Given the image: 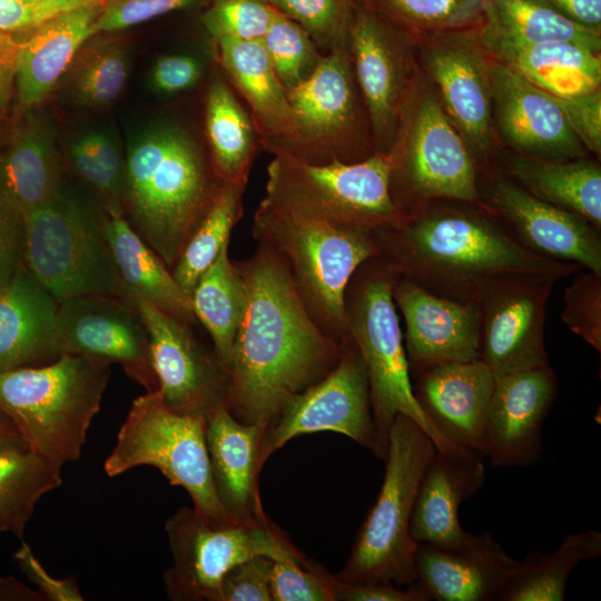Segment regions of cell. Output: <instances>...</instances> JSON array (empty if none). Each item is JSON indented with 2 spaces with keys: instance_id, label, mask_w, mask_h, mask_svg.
<instances>
[{
  "instance_id": "obj_50",
  "label": "cell",
  "mask_w": 601,
  "mask_h": 601,
  "mask_svg": "<svg viewBox=\"0 0 601 601\" xmlns=\"http://www.w3.org/2000/svg\"><path fill=\"white\" fill-rule=\"evenodd\" d=\"M105 0H0V30L28 33L59 16L104 3Z\"/></svg>"
},
{
  "instance_id": "obj_18",
  "label": "cell",
  "mask_w": 601,
  "mask_h": 601,
  "mask_svg": "<svg viewBox=\"0 0 601 601\" xmlns=\"http://www.w3.org/2000/svg\"><path fill=\"white\" fill-rule=\"evenodd\" d=\"M147 327L154 368L166 406L173 412L206 417L226 404L229 368L214 346L196 334L195 324L183 321L128 294Z\"/></svg>"
},
{
  "instance_id": "obj_2",
  "label": "cell",
  "mask_w": 601,
  "mask_h": 601,
  "mask_svg": "<svg viewBox=\"0 0 601 601\" xmlns=\"http://www.w3.org/2000/svg\"><path fill=\"white\" fill-rule=\"evenodd\" d=\"M372 234L377 256L396 276L459 302L475 300L497 275L536 273L561 279L581 268L528 250L482 206L469 203L425 201Z\"/></svg>"
},
{
  "instance_id": "obj_38",
  "label": "cell",
  "mask_w": 601,
  "mask_h": 601,
  "mask_svg": "<svg viewBox=\"0 0 601 601\" xmlns=\"http://www.w3.org/2000/svg\"><path fill=\"white\" fill-rule=\"evenodd\" d=\"M600 554L601 532L566 534L553 552L532 551L519 561L499 601H562L574 568Z\"/></svg>"
},
{
  "instance_id": "obj_25",
  "label": "cell",
  "mask_w": 601,
  "mask_h": 601,
  "mask_svg": "<svg viewBox=\"0 0 601 601\" xmlns=\"http://www.w3.org/2000/svg\"><path fill=\"white\" fill-rule=\"evenodd\" d=\"M518 562L490 532L453 548L418 543L414 583L427 600H499Z\"/></svg>"
},
{
  "instance_id": "obj_27",
  "label": "cell",
  "mask_w": 601,
  "mask_h": 601,
  "mask_svg": "<svg viewBox=\"0 0 601 601\" xmlns=\"http://www.w3.org/2000/svg\"><path fill=\"white\" fill-rule=\"evenodd\" d=\"M264 427L237 421L226 405L206 417V444L216 495L239 522L266 518L258 492Z\"/></svg>"
},
{
  "instance_id": "obj_15",
  "label": "cell",
  "mask_w": 601,
  "mask_h": 601,
  "mask_svg": "<svg viewBox=\"0 0 601 601\" xmlns=\"http://www.w3.org/2000/svg\"><path fill=\"white\" fill-rule=\"evenodd\" d=\"M556 280L549 274L508 273L479 292V359L495 377L550 364L544 325Z\"/></svg>"
},
{
  "instance_id": "obj_52",
  "label": "cell",
  "mask_w": 601,
  "mask_h": 601,
  "mask_svg": "<svg viewBox=\"0 0 601 601\" xmlns=\"http://www.w3.org/2000/svg\"><path fill=\"white\" fill-rule=\"evenodd\" d=\"M555 97V96H554ZM573 132L585 150L601 154V91L555 97Z\"/></svg>"
},
{
  "instance_id": "obj_60",
  "label": "cell",
  "mask_w": 601,
  "mask_h": 601,
  "mask_svg": "<svg viewBox=\"0 0 601 601\" xmlns=\"http://www.w3.org/2000/svg\"><path fill=\"white\" fill-rule=\"evenodd\" d=\"M28 446L12 421L0 410V451ZM29 447V446H28Z\"/></svg>"
},
{
  "instance_id": "obj_8",
  "label": "cell",
  "mask_w": 601,
  "mask_h": 601,
  "mask_svg": "<svg viewBox=\"0 0 601 601\" xmlns=\"http://www.w3.org/2000/svg\"><path fill=\"white\" fill-rule=\"evenodd\" d=\"M23 266L58 303L90 294L124 296L105 210L65 178L50 199L23 215Z\"/></svg>"
},
{
  "instance_id": "obj_30",
  "label": "cell",
  "mask_w": 601,
  "mask_h": 601,
  "mask_svg": "<svg viewBox=\"0 0 601 601\" xmlns=\"http://www.w3.org/2000/svg\"><path fill=\"white\" fill-rule=\"evenodd\" d=\"M485 480L479 454L453 457L435 452L416 494L410 523L415 543L444 548L462 544L469 533L459 521L461 504L475 494Z\"/></svg>"
},
{
  "instance_id": "obj_13",
  "label": "cell",
  "mask_w": 601,
  "mask_h": 601,
  "mask_svg": "<svg viewBox=\"0 0 601 601\" xmlns=\"http://www.w3.org/2000/svg\"><path fill=\"white\" fill-rule=\"evenodd\" d=\"M286 92L298 122L286 154L323 165L356 162L375 152L348 47L325 53L313 73Z\"/></svg>"
},
{
  "instance_id": "obj_61",
  "label": "cell",
  "mask_w": 601,
  "mask_h": 601,
  "mask_svg": "<svg viewBox=\"0 0 601 601\" xmlns=\"http://www.w3.org/2000/svg\"><path fill=\"white\" fill-rule=\"evenodd\" d=\"M18 42L13 35L0 30V55L16 47Z\"/></svg>"
},
{
  "instance_id": "obj_41",
  "label": "cell",
  "mask_w": 601,
  "mask_h": 601,
  "mask_svg": "<svg viewBox=\"0 0 601 601\" xmlns=\"http://www.w3.org/2000/svg\"><path fill=\"white\" fill-rule=\"evenodd\" d=\"M129 71L125 46L114 39L82 47L65 73L63 95L75 105L104 107L122 92Z\"/></svg>"
},
{
  "instance_id": "obj_44",
  "label": "cell",
  "mask_w": 601,
  "mask_h": 601,
  "mask_svg": "<svg viewBox=\"0 0 601 601\" xmlns=\"http://www.w3.org/2000/svg\"><path fill=\"white\" fill-rule=\"evenodd\" d=\"M260 41L286 91L305 81L324 56L303 28L276 9Z\"/></svg>"
},
{
  "instance_id": "obj_9",
  "label": "cell",
  "mask_w": 601,
  "mask_h": 601,
  "mask_svg": "<svg viewBox=\"0 0 601 601\" xmlns=\"http://www.w3.org/2000/svg\"><path fill=\"white\" fill-rule=\"evenodd\" d=\"M390 156L383 152L323 165L277 152L260 203L298 219L374 231L403 219L390 193Z\"/></svg>"
},
{
  "instance_id": "obj_55",
  "label": "cell",
  "mask_w": 601,
  "mask_h": 601,
  "mask_svg": "<svg viewBox=\"0 0 601 601\" xmlns=\"http://www.w3.org/2000/svg\"><path fill=\"white\" fill-rule=\"evenodd\" d=\"M23 266V217L0 200V290Z\"/></svg>"
},
{
  "instance_id": "obj_23",
  "label": "cell",
  "mask_w": 601,
  "mask_h": 601,
  "mask_svg": "<svg viewBox=\"0 0 601 601\" xmlns=\"http://www.w3.org/2000/svg\"><path fill=\"white\" fill-rule=\"evenodd\" d=\"M392 296L404 318L403 339L410 374L441 363L479 359L476 300L459 302L437 296L396 275Z\"/></svg>"
},
{
  "instance_id": "obj_20",
  "label": "cell",
  "mask_w": 601,
  "mask_h": 601,
  "mask_svg": "<svg viewBox=\"0 0 601 601\" xmlns=\"http://www.w3.org/2000/svg\"><path fill=\"white\" fill-rule=\"evenodd\" d=\"M480 205L530 252L601 274V229L495 175Z\"/></svg>"
},
{
  "instance_id": "obj_28",
  "label": "cell",
  "mask_w": 601,
  "mask_h": 601,
  "mask_svg": "<svg viewBox=\"0 0 601 601\" xmlns=\"http://www.w3.org/2000/svg\"><path fill=\"white\" fill-rule=\"evenodd\" d=\"M58 306L24 266L0 290V373L46 365L61 355Z\"/></svg>"
},
{
  "instance_id": "obj_47",
  "label": "cell",
  "mask_w": 601,
  "mask_h": 601,
  "mask_svg": "<svg viewBox=\"0 0 601 601\" xmlns=\"http://www.w3.org/2000/svg\"><path fill=\"white\" fill-rule=\"evenodd\" d=\"M336 579L300 552L274 561L270 572L273 601H335Z\"/></svg>"
},
{
  "instance_id": "obj_1",
  "label": "cell",
  "mask_w": 601,
  "mask_h": 601,
  "mask_svg": "<svg viewBox=\"0 0 601 601\" xmlns=\"http://www.w3.org/2000/svg\"><path fill=\"white\" fill-rule=\"evenodd\" d=\"M235 263L246 305L233 345L225 405L237 421L265 430L293 396L335 368L345 339L319 328L275 252L258 245L249 258Z\"/></svg>"
},
{
  "instance_id": "obj_46",
  "label": "cell",
  "mask_w": 601,
  "mask_h": 601,
  "mask_svg": "<svg viewBox=\"0 0 601 601\" xmlns=\"http://www.w3.org/2000/svg\"><path fill=\"white\" fill-rule=\"evenodd\" d=\"M274 8L266 0H210L203 9L201 23L211 40H262Z\"/></svg>"
},
{
  "instance_id": "obj_54",
  "label": "cell",
  "mask_w": 601,
  "mask_h": 601,
  "mask_svg": "<svg viewBox=\"0 0 601 601\" xmlns=\"http://www.w3.org/2000/svg\"><path fill=\"white\" fill-rule=\"evenodd\" d=\"M13 560L28 580L39 589V592L43 595L45 600H83L76 579H56L51 577L26 542H22L21 546L14 552Z\"/></svg>"
},
{
  "instance_id": "obj_33",
  "label": "cell",
  "mask_w": 601,
  "mask_h": 601,
  "mask_svg": "<svg viewBox=\"0 0 601 601\" xmlns=\"http://www.w3.org/2000/svg\"><path fill=\"white\" fill-rule=\"evenodd\" d=\"M217 63V62H216ZM204 104L205 144L224 183L247 184L260 139L253 118L217 63Z\"/></svg>"
},
{
  "instance_id": "obj_32",
  "label": "cell",
  "mask_w": 601,
  "mask_h": 601,
  "mask_svg": "<svg viewBox=\"0 0 601 601\" xmlns=\"http://www.w3.org/2000/svg\"><path fill=\"white\" fill-rule=\"evenodd\" d=\"M477 33L486 52H502L544 42H571L601 50V32L587 29L544 0H482Z\"/></svg>"
},
{
  "instance_id": "obj_56",
  "label": "cell",
  "mask_w": 601,
  "mask_h": 601,
  "mask_svg": "<svg viewBox=\"0 0 601 601\" xmlns=\"http://www.w3.org/2000/svg\"><path fill=\"white\" fill-rule=\"evenodd\" d=\"M335 601H428L413 583L405 589L393 583H345L336 580Z\"/></svg>"
},
{
  "instance_id": "obj_21",
  "label": "cell",
  "mask_w": 601,
  "mask_h": 601,
  "mask_svg": "<svg viewBox=\"0 0 601 601\" xmlns=\"http://www.w3.org/2000/svg\"><path fill=\"white\" fill-rule=\"evenodd\" d=\"M556 393L550 364L495 378L484 422V456L492 466H528L540 460L542 428Z\"/></svg>"
},
{
  "instance_id": "obj_34",
  "label": "cell",
  "mask_w": 601,
  "mask_h": 601,
  "mask_svg": "<svg viewBox=\"0 0 601 601\" xmlns=\"http://www.w3.org/2000/svg\"><path fill=\"white\" fill-rule=\"evenodd\" d=\"M105 231L124 296H140L160 309L196 325L198 322L190 298L183 293L170 269L131 228L121 211L105 210Z\"/></svg>"
},
{
  "instance_id": "obj_43",
  "label": "cell",
  "mask_w": 601,
  "mask_h": 601,
  "mask_svg": "<svg viewBox=\"0 0 601 601\" xmlns=\"http://www.w3.org/2000/svg\"><path fill=\"white\" fill-rule=\"evenodd\" d=\"M67 159L72 174L105 210L121 211L125 157L114 140L100 131L86 132L70 144Z\"/></svg>"
},
{
  "instance_id": "obj_48",
  "label": "cell",
  "mask_w": 601,
  "mask_h": 601,
  "mask_svg": "<svg viewBox=\"0 0 601 601\" xmlns=\"http://www.w3.org/2000/svg\"><path fill=\"white\" fill-rule=\"evenodd\" d=\"M563 293L561 318L575 335L601 353V274L580 268Z\"/></svg>"
},
{
  "instance_id": "obj_5",
  "label": "cell",
  "mask_w": 601,
  "mask_h": 601,
  "mask_svg": "<svg viewBox=\"0 0 601 601\" xmlns=\"http://www.w3.org/2000/svg\"><path fill=\"white\" fill-rule=\"evenodd\" d=\"M110 364L62 353L56 361L0 373V410L30 450L62 466L77 461L100 410Z\"/></svg>"
},
{
  "instance_id": "obj_37",
  "label": "cell",
  "mask_w": 601,
  "mask_h": 601,
  "mask_svg": "<svg viewBox=\"0 0 601 601\" xmlns=\"http://www.w3.org/2000/svg\"><path fill=\"white\" fill-rule=\"evenodd\" d=\"M190 303L195 318L230 370L233 345L245 312L246 290L236 263L229 257V243L197 280Z\"/></svg>"
},
{
  "instance_id": "obj_40",
  "label": "cell",
  "mask_w": 601,
  "mask_h": 601,
  "mask_svg": "<svg viewBox=\"0 0 601 601\" xmlns=\"http://www.w3.org/2000/svg\"><path fill=\"white\" fill-rule=\"evenodd\" d=\"M246 186L230 183L223 185L171 268L173 277L189 298L199 277L230 242L231 230L243 214Z\"/></svg>"
},
{
  "instance_id": "obj_35",
  "label": "cell",
  "mask_w": 601,
  "mask_h": 601,
  "mask_svg": "<svg viewBox=\"0 0 601 601\" xmlns=\"http://www.w3.org/2000/svg\"><path fill=\"white\" fill-rule=\"evenodd\" d=\"M536 198L577 214L601 229V167L584 158L506 160L501 174Z\"/></svg>"
},
{
  "instance_id": "obj_6",
  "label": "cell",
  "mask_w": 601,
  "mask_h": 601,
  "mask_svg": "<svg viewBox=\"0 0 601 601\" xmlns=\"http://www.w3.org/2000/svg\"><path fill=\"white\" fill-rule=\"evenodd\" d=\"M436 452L427 433L398 414L388 432L386 467L380 493L367 513L344 568L334 575L345 583L415 582L417 543L410 523L423 474Z\"/></svg>"
},
{
  "instance_id": "obj_10",
  "label": "cell",
  "mask_w": 601,
  "mask_h": 601,
  "mask_svg": "<svg viewBox=\"0 0 601 601\" xmlns=\"http://www.w3.org/2000/svg\"><path fill=\"white\" fill-rule=\"evenodd\" d=\"M158 469L171 485L189 494L195 511L213 528L238 523L219 502L210 472L206 420L169 410L160 390L146 392L130 405L105 461L110 477L134 467Z\"/></svg>"
},
{
  "instance_id": "obj_14",
  "label": "cell",
  "mask_w": 601,
  "mask_h": 601,
  "mask_svg": "<svg viewBox=\"0 0 601 601\" xmlns=\"http://www.w3.org/2000/svg\"><path fill=\"white\" fill-rule=\"evenodd\" d=\"M413 48L411 38L355 0L348 51L375 152L392 149L418 81Z\"/></svg>"
},
{
  "instance_id": "obj_22",
  "label": "cell",
  "mask_w": 601,
  "mask_h": 601,
  "mask_svg": "<svg viewBox=\"0 0 601 601\" xmlns=\"http://www.w3.org/2000/svg\"><path fill=\"white\" fill-rule=\"evenodd\" d=\"M493 124L519 156L584 158L556 98L491 57Z\"/></svg>"
},
{
  "instance_id": "obj_19",
  "label": "cell",
  "mask_w": 601,
  "mask_h": 601,
  "mask_svg": "<svg viewBox=\"0 0 601 601\" xmlns=\"http://www.w3.org/2000/svg\"><path fill=\"white\" fill-rule=\"evenodd\" d=\"M57 339L61 354L118 364L146 392L159 388L147 327L128 297L90 294L59 303Z\"/></svg>"
},
{
  "instance_id": "obj_29",
  "label": "cell",
  "mask_w": 601,
  "mask_h": 601,
  "mask_svg": "<svg viewBox=\"0 0 601 601\" xmlns=\"http://www.w3.org/2000/svg\"><path fill=\"white\" fill-rule=\"evenodd\" d=\"M104 3L50 19L19 41L14 92L22 112L40 105L65 76L85 42Z\"/></svg>"
},
{
  "instance_id": "obj_24",
  "label": "cell",
  "mask_w": 601,
  "mask_h": 601,
  "mask_svg": "<svg viewBox=\"0 0 601 601\" xmlns=\"http://www.w3.org/2000/svg\"><path fill=\"white\" fill-rule=\"evenodd\" d=\"M495 375L481 359L446 362L411 374L414 396L454 445L484 455V422Z\"/></svg>"
},
{
  "instance_id": "obj_4",
  "label": "cell",
  "mask_w": 601,
  "mask_h": 601,
  "mask_svg": "<svg viewBox=\"0 0 601 601\" xmlns=\"http://www.w3.org/2000/svg\"><path fill=\"white\" fill-rule=\"evenodd\" d=\"M394 277L383 259L375 256L356 269L345 292L348 335L362 356L368 380L374 425L372 452L385 460L390 428L395 417L402 414L427 433L437 452L453 457L472 454L445 439L414 396L403 333L392 296Z\"/></svg>"
},
{
  "instance_id": "obj_57",
  "label": "cell",
  "mask_w": 601,
  "mask_h": 601,
  "mask_svg": "<svg viewBox=\"0 0 601 601\" xmlns=\"http://www.w3.org/2000/svg\"><path fill=\"white\" fill-rule=\"evenodd\" d=\"M569 20L601 32V0H544Z\"/></svg>"
},
{
  "instance_id": "obj_16",
  "label": "cell",
  "mask_w": 601,
  "mask_h": 601,
  "mask_svg": "<svg viewBox=\"0 0 601 601\" xmlns=\"http://www.w3.org/2000/svg\"><path fill=\"white\" fill-rule=\"evenodd\" d=\"M423 69L476 164L493 144L491 56L477 27L427 33L413 40Z\"/></svg>"
},
{
  "instance_id": "obj_3",
  "label": "cell",
  "mask_w": 601,
  "mask_h": 601,
  "mask_svg": "<svg viewBox=\"0 0 601 601\" xmlns=\"http://www.w3.org/2000/svg\"><path fill=\"white\" fill-rule=\"evenodd\" d=\"M224 184L205 141L178 121H162L128 146L121 211L171 272Z\"/></svg>"
},
{
  "instance_id": "obj_45",
  "label": "cell",
  "mask_w": 601,
  "mask_h": 601,
  "mask_svg": "<svg viewBox=\"0 0 601 601\" xmlns=\"http://www.w3.org/2000/svg\"><path fill=\"white\" fill-rule=\"evenodd\" d=\"M303 28L325 55L348 47L355 0H266Z\"/></svg>"
},
{
  "instance_id": "obj_49",
  "label": "cell",
  "mask_w": 601,
  "mask_h": 601,
  "mask_svg": "<svg viewBox=\"0 0 601 601\" xmlns=\"http://www.w3.org/2000/svg\"><path fill=\"white\" fill-rule=\"evenodd\" d=\"M210 0H105L91 27V38L122 31L154 18L186 10L204 9Z\"/></svg>"
},
{
  "instance_id": "obj_7",
  "label": "cell",
  "mask_w": 601,
  "mask_h": 601,
  "mask_svg": "<svg viewBox=\"0 0 601 601\" xmlns=\"http://www.w3.org/2000/svg\"><path fill=\"white\" fill-rule=\"evenodd\" d=\"M252 234L283 259L319 328L339 342L348 337L345 292L356 269L378 255L372 231L298 219L259 203Z\"/></svg>"
},
{
  "instance_id": "obj_12",
  "label": "cell",
  "mask_w": 601,
  "mask_h": 601,
  "mask_svg": "<svg viewBox=\"0 0 601 601\" xmlns=\"http://www.w3.org/2000/svg\"><path fill=\"white\" fill-rule=\"evenodd\" d=\"M165 530L173 563L162 580L173 601H218L221 580L234 565L256 555L278 561L295 550L267 518L213 528L194 508L181 506Z\"/></svg>"
},
{
  "instance_id": "obj_17",
  "label": "cell",
  "mask_w": 601,
  "mask_h": 601,
  "mask_svg": "<svg viewBox=\"0 0 601 601\" xmlns=\"http://www.w3.org/2000/svg\"><path fill=\"white\" fill-rule=\"evenodd\" d=\"M331 431L372 451L374 425L365 365L352 338L344 341L335 368L319 382L293 396L265 427L260 460L304 434Z\"/></svg>"
},
{
  "instance_id": "obj_58",
  "label": "cell",
  "mask_w": 601,
  "mask_h": 601,
  "mask_svg": "<svg viewBox=\"0 0 601 601\" xmlns=\"http://www.w3.org/2000/svg\"><path fill=\"white\" fill-rule=\"evenodd\" d=\"M19 42L16 47L0 55V107L7 104L12 90L14 89L16 57Z\"/></svg>"
},
{
  "instance_id": "obj_26",
  "label": "cell",
  "mask_w": 601,
  "mask_h": 601,
  "mask_svg": "<svg viewBox=\"0 0 601 601\" xmlns=\"http://www.w3.org/2000/svg\"><path fill=\"white\" fill-rule=\"evenodd\" d=\"M218 66L249 111L262 148L274 155L289 152L298 122L287 92L260 40H213Z\"/></svg>"
},
{
  "instance_id": "obj_42",
  "label": "cell",
  "mask_w": 601,
  "mask_h": 601,
  "mask_svg": "<svg viewBox=\"0 0 601 601\" xmlns=\"http://www.w3.org/2000/svg\"><path fill=\"white\" fill-rule=\"evenodd\" d=\"M411 40L444 30L477 27L482 0H358Z\"/></svg>"
},
{
  "instance_id": "obj_53",
  "label": "cell",
  "mask_w": 601,
  "mask_h": 601,
  "mask_svg": "<svg viewBox=\"0 0 601 601\" xmlns=\"http://www.w3.org/2000/svg\"><path fill=\"white\" fill-rule=\"evenodd\" d=\"M204 63L196 56L164 55L151 68L150 82L158 92L176 95L194 88L204 77Z\"/></svg>"
},
{
  "instance_id": "obj_36",
  "label": "cell",
  "mask_w": 601,
  "mask_h": 601,
  "mask_svg": "<svg viewBox=\"0 0 601 601\" xmlns=\"http://www.w3.org/2000/svg\"><path fill=\"white\" fill-rule=\"evenodd\" d=\"M555 97L600 89V53L571 42H544L502 52L493 58Z\"/></svg>"
},
{
  "instance_id": "obj_39",
  "label": "cell",
  "mask_w": 601,
  "mask_h": 601,
  "mask_svg": "<svg viewBox=\"0 0 601 601\" xmlns=\"http://www.w3.org/2000/svg\"><path fill=\"white\" fill-rule=\"evenodd\" d=\"M61 483V466L28 446L0 451L1 532L22 539L38 501Z\"/></svg>"
},
{
  "instance_id": "obj_31",
  "label": "cell",
  "mask_w": 601,
  "mask_h": 601,
  "mask_svg": "<svg viewBox=\"0 0 601 601\" xmlns=\"http://www.w3.org/2000/svg\"><path fill=\"white\" fill-rule=\"evenodd\" d=\"M62 179L52 129L37 114L23 112L0 147V200L23 217L50 199Z\"/></svg>"
},
{
  "instance_id": "obj_11",
  "label": "cell",
  "mask_w": 601,
  "mask_h": 601,
  "mask_svg": "<svg viewBox=\"0 0 601 601\" xmlns=\"http://www.w3.org/2000/svg\"><path fill=\"white\" fill-rule=\"evenodd\" d=\"M387 154L390 193L403 217L430 200L480 205L477 164L433 88L417 81Z\"/></svg>"
},
{
  "instance_id": "obj_59",
  "label": "cell",
  "mask_w": 601,
  "mask_h": 601,
  "mask_svg": "<svg viewBox=\"0 0 601 601\" xmlns=\"http://www.w3.org/2000/svg\"><path fill=\"white\" fill-rule=\"evenodd\" d=\"M43 595L12 577H0V601H43Z\"/></svg>"
},
{
  "instance_id": "obj_62",
  "label": "cell",
  "mask_w": 601,
  "mask_h": 601,
  "mask_svg": "<svg viewBox=\"0 0 601 601\" xmlns=\"http://www.w3.org/2000/svg\"><path fill=\"white\" fill-rule=\"evenodd\" d=\"M1 533H2V532H1V530H0V534H1Z\"/></svg>"
},
{
  "instance_id": "obj_51",
  "label": "cell",
  "mask_w": 601,
  "mask_h": 601,
  "mask_svg": "<svg viewBox=\"0 0 601 601\" xmlns=\"http://www.w3.org/2000/svg\"><path fill=\"white\" fill-rule=\"evenodd\" d=\"M273 564L272 559L256 555L234 565L221 580L218 601H273Z\"/></svg>"
}]
</instances>
